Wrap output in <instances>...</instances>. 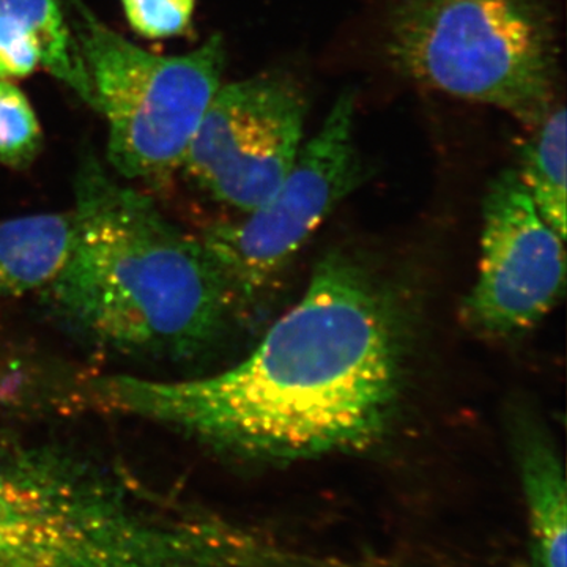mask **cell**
Masks as SVG:
<instances>
[{
  "instance_id": "1",
  "label": "cell",
  "mask_w": 567,
  "mask_h": 567,
  "mask_svg": "<svg viewBox=\"0 0 567 567\" xmlns=\"http://www.w3.org/2000/svg\"><path fill=\"white\" fill-rule=\"evenodd\" d=\"M401 358L385 297L364 268L336 252L233 368L177 382L89 377L78 393L81 404L162 424L244 461H306L360 453L383 439Z\"/></svg>"
},
{
  "instance_id": "2",
  "label": "cell",
  "mask_w": 567,
  "mask_h": 567,
  "mask_svg": "<svg viewBox=\"0 0 567 567\" xmlns=\"http://www.w3.org/2000/svg\"><path fill=\"white\" fill-rule=\"evenodd\" d=\"M71 210L73 248L48 292L78 333L114 352L173 360L221 338L238 306L203 238L115 181L91 153Z\"/></svg>"
},
{
  "instance_id": "3",
  "label": "cell",
  "mask_w": 567,
  "mask_h": 567,
  "mask_svg": "<svg viewBox=\"0 0 567 567\" xmlns=\"http://www.w3.org/2000/svg\"><path fill=\"white\" fill-rule=\"evenodd\" d=\"M251 555L238 529L87 454L0 432V567H241Z\"/></svg>"
},
{
  "instance_id": "4",
  "label": "cell",
  "mask_w": 567,
  "mask_h": 567,
  "mask_svg": "<svg viewBox=\"0 0 567 567\" xmlns=\"http://www.w3.org/2000/svg\"><path fill=\"white\" fill-rule=\"evenodd\" d=\"M386 51L406 78L537 126L554 110L557 21L544 0H393Z\"/></svg>"
},
{
  "instance_id": "5",
  "label": "cell",
  "mask_w": 567,
  "mask_h": 567,
  "mask_svg": "<svg viewBox=\"0 0 567 567\" xmlns=\"http://www.w3.org/2000/svg\"><path fill=\"white\" fill-rule=\"evenodd\" d=\"M107 122V162L132 181L181 169L205 111L223 84L226 47L213 35L182 55L153 54L112 31L82 0H61Z\"/></svg>"
},
{
  "instance_id": "6",
  "label": "cell",
  "mask_w": 567,
  "mask_h": 567,
  "mask_svg": "<svg viewBox=\"0 0 567 567\" xmlns=\"http://www.w3.org/2000/svg\"><path fill=\"white\" fill-rule=\"evenodd\" d=\"M353 121L354 92L349 89L300 148L274 196L240 221L218 224L204 235L238 308L264 293L327 216L364 182Z\"/></svg>"
},
{
  "instance_id": "7",
  "label": "cell",
  "mask_w": 567,
  "mask_h": 567,
  "mask_svg": "<svg viewBox=\"0 0 567 567\" xmlns=\"http://www.w3.org/2000/svg\"><path fill=\"white\" fill-rule=\"evenodd\" d=\"M306 117L293 78L265 73L221 84L181 169L212 199L248 213L267 203L292 169Z\"/></svg>"
},
{
  "instance_id": "8",
  "label": "cell",
  "mask_w": 567,
  "mask_h": 567,
  "mask_svg": "<svg viewBox=\"0 0 567 567\" xmlns=\"http://www.w3.org/2000/svg\"><path fill=\"white\" fill-rule=\"evenodd\" d=\"M565 240L537 212L516 169L496 175L484 197L480 274L465 301L470 327L494 338L536 327L565 290Z\"/></svg>"
},
{
  "instance_id": "9",
  "label": "cell",
  "mask_w": 567,
  "mask_h": 567,
  "mask_svg": "<svg viewBox=\"0 0 567 567\" xmlns=\"http://www.w3.org/2000/svg\"><path fill=\"white\" fill-rule=\"evenodd\" d=\"M47 70L96 111L91 80L61 0H0V80Z\"/></svg>"
},
{
  "instance_id": "10",
  "label": "cell",
  "mask_w": 567,
  "mask_h": 567,
  "mask_svg": "<svg viewBox=\"0 0 567 567\" xmlns=\"http://www.w3.org/2000/svg\"><path fill=\"white\" fill-rule=\"evenodd\" d=\"M514 443L527 505L532 567H566L567 491L561 457L536 424L517 425Z\"/></svg>"
},
{
  "instance_id": "11",
  "label": "cell",
  "mask_w": 567,
  "mask_h": 567,
  "mask_svg": "<svg viewBox=\"0 0 567 567\" xmlns=\"http://www.w3.org/2000/svg\"><path fill=\"white\" fill-rule=\"evenodd\" d=\"M73 210L0 219V298L48 290L73 248Z\"/></svg>"
},
{
  "instance_id": "12",
  "label": "cell",
  "mask_w": 567,
  "mask_h": 567,
  "mask_svg": "<svg viewBox=\"0 0 567 567\" xmlns=\"http://www.w3.org/2000/svg\"><path fill=\"white\" fill-rule=\"evenodd\" d=\"M518 177L548 226L566 238V110L554 106L518 152Z\"/></svg>"
},
{
  "instance_id": "13",
  "label": "cell",
  "mask_w": 567,
  "mask_h": 567,
  "mask_svg": "<svg viewBox=\"0 0 567 567\" xmlns=\"http://www.w3.org/2000/svg\"><path fill=\"white\" fill-rule=\"evenodd\" d=\"M44 136L28 95L10 80H0V164L25 169L39 158Z\"/></svg>"
},
{
  "instance_id": "14",
  "label": "cell",
  "mask_w": 567,
  "mask_h": 567,
  "mask_svg": "<svg viewBox=\"0 0 567 567\" xmlns=\"http://www.w3.org/2000/svg\"><path fill=\"white\" fill-rule=\"evenodd\" d=\"M122 6L134 32L163 40L192 28L196 0H122Z\"/></svg>"
}]
</instances>
